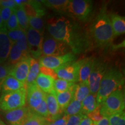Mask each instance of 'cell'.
<instances>
[{"label":"cell","instance_id":"28","mask_svg":"<svg viewBox=\"0 0 125 125\" xmlns=\"http://www.w3.org/2000/svg\"><path fill=\"white\" fill-rule=\"evenodd\" d=\"M16 15L19 23V27L23 30L26 31L29 28V18H28L26 12L21 6L18 7L15 10Z\"/></svg>","mask_w":125,"mask_h":125},{"label":"cell","instance_id":"12","mask_svg":"<svg viewBox=\"0 0 125 125\" xmlns=\"http://www.w3.org/2000/svg\"><path fill=\"white\" fill-rule=\"evenodd\" d=\"M46 97V93L37 86L35 83L26 88V101L28 107L32 111L42 103Z\"/></svg>","mask_w":125,"mask_h":125},{"label":"cell","instance_id":"19","mask_svg":"<svg viewBox=\"0 0 125 125\" xmlns=\"http://www.w3.org/2000/svg\"><path fill=\"white\" fill-rule=\"evenodd\" d=\"M40 64L38 59H35L30 57V67L29 73L25 82L26 89L31 84L34 83L40 73Z\"/></svg>","mask_w":125,"mask_h":125},{"label":"cell","instance_id":"16","mask_svg":"<svg viewBox=\"0 0 125 125\" xmlns=\"http://www.w3.org/2000/svg\"><path fill=\"white\" fill-rule=\"evenodd\" d=\"M21 7L27 17H42L45 15V9L41 1H27Z\"/></svg>","mask_w":125,"mask_h":125},{"label":"cell","instance_id":"47","mask_svg":"<svg viewBox=\"0 0 125 125\" xmlns=\"http://www.w3.org/2000/svg\"><path fill=\"white\" fill-rule=\"evenodd\" d=\"M44 125H56V124L54 123V122L48 121V120L46 119V122H45Z\"/></svg>","mask_w":125,"mask_h":125},{"label":"cell","instance_id":"11","mask_svg":"<svg viewBox=\"0 0 125 125\" xmlns=\"http://www.w3.org/2000/svg\"><path fill=\"white\" fill-rule=\"evenodd\" d=\"M75 59V54L69 52L64 55L59 56H41L38 60L41 66L54 70L65 64L74 62Z\"/></svg>","mask_w":125,"mask_h":125},{"label":"cell","instance_id":"44","mask_svg":"<svg viewBox=\"0 0 125 125\" xmlns=\"http://www.w3.org/2000/svg\"><path fill=\"white\" fill-rule=\"evenodd\" d=\"M68 115H64L63 116H61L60 118L54 121V122L56 125H67V121L68 118Z\"/></svg>","mask_w":125,"mask_h":125},{"label":"cell","instance_id":"2","mask_svg":"<svg viewBox=\"0 0 125 125\" xmlns=\"http://www.w3.org/2000/svg\"><path fill=\"white\" fill-rule=\"evenodd\" d=\"M124 82L123 75L118 69L111 68L106 70L96 94L98 105H101L112 92L122 87Z\"/></svg>","mask_w":125,"mask_h":125},{"label":"cell","instance_id":"26","mask_svg":"<svg viewBox=\"0 0 125 125\" xmlns=\"http://www.w3.org/2000/svg\"><path fill=\"white\" fill-rule=\"evenodd\" d=\"M82 103V113L83 115H87L93 111L98 106L96 101V94L90 93L83 100Z\"/></svg>","mask_w":125,"mask_h":125},{"label":"cell","instance_id":"3","mask_svg":"<svg viewBox=\"0 0 125 125\" xmlns=\"http://www.w3.org/2000/svg\"><path fill=\"white\" fill-rule=\"evenodd\" d=\"M47 29L53 38L73 46V25L64 17H52L47 20Z\"/></svg>","mask_w":125,"mask_h":125},{"label":"cell","instance_id":"6","mask_svg":"<svg viewBox=\"0 0 125 125\" xmlns=\"http://www.w3.org/2000/svg\"><path fill=\"white\" fill-rule=\"evenodd\" d=\"M93 9L92 1L89 0H71L67 12L78 19L85 21L89 18Z\"/></svg>","mask_w":125,"mask_h":125},{"label":"cell","instance_id":"32","mask_svg":"<svg viewBox=\"0 0 125 125\" xmlns=\"http://www.w3.org/2000/svg\"><path fill=\"white\" fill-rule=\"evenodd\" d=\"M29 27L35 30L44 33L45 27L43 20L41 17H29Z\"/></svg>","mask_w":125,"mask_h":125},{"label":"cell","instance_id":"33","mask_svg":"<svg viewBox=\"0 0 125 125\" xmlns=\"http://www.w3.org/2000/svg\"><path fill=\"white\" fill-rule=\"evenodd\" d=\"M7 34L10 41L14 43L26 35V32L21 28H18L13 30H7Z\"/></svg>","mask_w":125,"mask_h":125},{"label":"cell","instance_id":"40","mask_svg":"<svg viewBox=\"0 0 125 125\" xmlns=\"http://www.w3.org/2000/svg\"><path fill=\"white\" fill-rule=\"evenodd\" d=\"M10 68V67L6 64H0V93L1 92L2 83L7 75H9Z\"/></svg>","mask_w":125,"mask_h":125},{"label":"cell","instance_id":"48","mask_svg":"<svg viewBox=\"0 0 125 125\" xmlns=\"http://www.w3.org/2000/svg\"><path fill=\"white\" fill-rule=\"evenodd\" d=\"M2 29H6V28L4 26V25H3L2 20H1V16H0V30Z\"/></svg>","mask_w":125,"mask_h":125},{"label":"cell","instance_id":"49","mask_svg":"<svg viewBox=\"0 0 125 125\" xmlns=\"http://www.w3.org/2000/svg\"><path fill=\"white\" fill-rule=\"evenodd\" d=\"M0 125H7L1 119V118H0Z\"/></svg>","mask_w":125,"mask_h":125},{"label":"cell","instance_id":"21","mask_svg":"<svg viewBox=\"0 0 125 125\" xmlns=\"http://www.w3.org/2000/svg\"><path fill=\"white\" fill-rule=\"evenodd\" d=\"M23 87H25L24 83L20 82L13 76L8 75L2 83L1 92L3 93L5 92L16 91Z\"/></svg>","mask_w":125,"mask_h":125},{"label":"cell","instance_id":"15","mask_svg":"<svg viewBox=\"0 0 125 125\" xmlns=\"http://www.w3.org/2000/svg\"><path fill=\"white\" fill-rule=\"evenodd\" d=\"M48 111V121L54 122L62 116V111L59 107L55 96L52 94H46L45 97Z\"/></svg>","mask_w":125,"mask_h":125},{"label":"cell","instance_id":"39","mask_svg":"<svg viewBox=\"0 0 125 125\" xmlns=\"http://www.w3.org/2000/svg\"><path fill=\"white\" fill-rule=\"evenodd\" d=\"M86 116L95 123H97L98 121H100L103 117L100 114V105H98L94 110L87 114Z\"/></svg>","mask_w":125,"mask_h":125},{"label":"cell","instance_id":"18","mask_svg":"<svg viewBox=\"0 0 125 125\" xmlns=\"http://www.w3.org/2000/svg\"><path fill=\"white\" fill-rule=\"evenodd\" d=\"M54 82L53 78L40 73L35 83L37 86L45 93L53 94L54 93Z\"/></svg>","mask_w":125,"mask_h":125},{"label":"cell","instance_id":"41","mask_svg":"<svg viewBox=\"0 0 125 125\" xmlns=\"http://www.w3.org/2000/svg\"><path fill=\"white\" fill-rule=\"evenodd\" d=\"M83 115H83L82 113H80L77 115L69 116L68 121H67V125H79Z\"/></svg>","mask_w":125,"mask_h":125},{"label":"cell","instance_id":"30","mask_svg":"<svg viewBox=\"0 0 125 125\" xmlns=\"http://www.w3.org/2000/svg\"><path fill=\"white\" fill-rule=\"evenodd\" d=\"M81 111H82V103L73 98L70 104L64 110V115L71 116V115L80 114Z\"/></svg>","mask_w":125,"mask_h":125},{"label":"cell","instance_id":"9","mask_svg":"<svg viewBox=\"0 0 125 125\" xmlns=\"http://www.w3.org/2000/svg\"><path fill=\"white\" fill-rule=\"evenodd\" d=\"M82 60L78 62H71L65 64L54 70L57 78L70 82H79V72Z\"/></svg>","mask_w":125,"mask_h":125},{"label":"cell","instance_id":"35","mask_svg":"<svg viewBox=\"0 0 125 125\" xmlns=\"http://www.w3.org/2000/svg\"><path fill=\"white\" fill-rule=\"evenodd\" d=\"M16 45L18 46L21 51L22 52L23 54L26 58L30 57L29 49V46H28V43L27 41V38H26V35L23 37L19 40L17 41L16 42H14Z\"/></svg>","mask_w":125,"mask_h":125},{"label":"cell","instance_id":"23","mask_svg":"<svg viewBox=\"0 0 125 125\" xmlns=\"http://www.w3.org/2000/svg\"><path fill=\"white\" fill-rule=\"evenodd\" d=\"M94 58H88L82 60L79 72V82L88 81Z\"/></svg>","mask_w":125,"mask_h":125},{"label":"cell","instance_id":"42","mask_svg":"<svg viewBox=\"0 0 125 125\" xmlns=\"http://www.w3.org/2000/svg\"><path fill=\"white\" fill-rule=\"evenodd\" d=\"M40 71L41 73H42V74L44 75H46L50 76L51 77L53 78L54 80L58 79L57 75H56L55 71H54V70H53L50 69V68H46V67L41 66L40 65Z\"/></svg>","mask_w":125,"mask_h":125},{"label":"cell","instance_id":"4","mask_svg":"<svg viewBox=\"0 0 125 125\" xmlns=\"http://www.w3.org/2000/svg\"><path fill=\"white\" fill-rule=\"evenodd\" d=\"M125 107V94L122 87L111 94L100 105V114L108 117L114 114L124 111Z\"/></svg>","mask_w":125,"mask_h":125},{"label":"cell","instance_id":"43","mask_svg":"<svg viewBox=\"0 0 125 125\" xmlns=\"http://www.w3.org/2000/svg\"><path fill=\"white\" fill-rule=\"evenodd\" d=\"M18 6L16 4L15 0H2L0 1V8H9L16 9Z\"/></svg>","mask_w":125,"mask_h":125},{"label":"cell","instance_id":"1","mask_svg":"<svg viewBox=\"0 0 125 125\" xmlns=\"http://www.w3.org/2000/svg\"><path fill=\"white\" fill-rule=\"evenodd\" d=\"M92 33L95 41L100 46H107L112 42L114 35L109 15L105 8H102L92 26Z\"/></svg>","mask_w":125,"mask_h":125},{"label":"cell","instance_id":"20","mask_svg":"<svg viewBox=\"0 0 125 125\" xmlns=\"http://www.w3.org/2000/svg\"><path fill=\"white\" fill-rule=\"evenodd\" d=\"M111 23L114 37L125 34V17L112 13L109 15Z\"/></svg>","mask_w":125,"mask_h":125},{"label":"cell","instance_id":"8","mask_svg":"<svg viewBox=\"0 0 125 125\" xmlns=\"http://www.w3.org/2000/svg\"><path fill=\"white\" fill-rule=\"evenodd\" d=\"M107 70V65L105 62L94 59L88 78L90 93L97 94L101 79Z\"/></svg>","mask_w":125,"mask_h":125},{"label":"cell","instance_id":"13","mask_svg":"<svg viewBox=\"0 0 125 125\" xmlns=\"http://www.w3.org/2000/svg\"><path fill=\"white\" fill-rule=\"evenodd\" d=\"M31 109L24 107L5 112V118L10 125H21L29 115Z\"/></svg>","mask_w":125,"mask_h":125},{"label":"cell","instance_id":"31","mask_svg":"<svg viewBox=\"0 0 125 125\" xmlns=\"http://www.w3.org/2000/svg\"><path fill=\"white\" fill-rule=\"evenodd\" d=\"M76 83L70 82L68 81L63 80L62 79H57L54 82V92L62 93L67 90H69L74 87Z\"/></svg>","mask_w":125,"mask_h":125},{"label":"cell","instance_id":"5","mask_svg":"<svg viewBox=\"0 0 125 125\" xmlns=\"http://www.w3.org/2000/svg\"><path fill=\"white\" fill-rule=\"evenodd\" d=\"M26 102V89L3 93L0 97V109L5 112L23 107Z\"/></svg>","mask_w":125,"mask_h":125},{"label":"cell","instance_id":"10","mask_svg":"<svg viewBox=\"0 0 125 125\" xmlns=\"http://www.w3.org/2000/svg\"><path fill=\"white\" fill-rule=\"evenodd\" d=\"M43 56H59L69 53V46L52 37H47L42 43Z\"/></svg>","mask_w":125,"mask_h":125},{"label":"cell","instance_id":"46","mask_svg":"<svg viewBox=\"0 0 125 125\" xmlns=\"http://www.w3.org/2000/svg\"><path fill=\"white\" fill-rule=\"evenodd\" d=\"M96 125H109L108 118L104 116L100 121L96 123Z\"/></svg>","mask_w":125,"mask_h":125},{"label":"cell","instance_id":"25","mask_svg":"<svg viewBox=\"0 0 125 125\" xmlns=\"http://www.w3.org/2000/svg\"><path fill=\"white\" fill-rule=\"evenodd\" d=\"M90 93L88 81L79 82V83L75 85L74 98L76 100L82 102L83 100Z\"/></svg>","mask_w":125,"mask_h":125},{"label":"cell","instance_id":"7","mask_svg":"<svg viewBox=\"0 0 125 125\" xmlns=\"http://www.w3.org/2000/svg\"><path fill=\"white\" fill-rule=\"evenodd\" d=\"M26 32V38L30 57L38 59L42 55L43 34L29 27Z\"/></svg>","mask_w":125,"mask_h":125},{"label":"cell","instance_id":"14","mask_svg":"<svg viewBox=\"0 0 125 125\" xmlns=\"http://www.w3.org/2000/svg\"><path fill=\"white\" fill-rule=\"evenodd\" d=\"M31 57L24 59L10 67L9 75L13 76L20 82L25 84L30 67V59Z\"/></svg>","mask_w":125,"mask_h":125},{"label":"cell","instance_id":"34","mask_svg":"<svg viewBox=\"0 0 125 125\" xmlns=\"http://www.w3.org/2000/svg\"><path fill=\"white\" fill-rule=\"evenodd\" d=\"M109 125H125V112H121L108 117Z\"/></svg>","mask_w":125,"mask_h":125},{"label":"cell","instance_id":"36","mask_svg":"<svg viewBox=\"0 0 125 125\" xmlns=\"http://www.w3.org/2000/svg\"><path fill=\"white\" fill-rule=\"evenodd\" d=\"M32 111L47 119L48 118V116H49V115H48V108H47L45 98L42 101V103H41L38 107L35 108V109H34Z\"/></svg>","mask_w":125,"mask_h":125},{"label":"cell","instance_id":"17","mask_svg":"<svg viewBox=\"0 0 125 125\" xmlns=\"http://www.w3.org/2000/svg\"><path fill=\"white\" fill-rule=\"evenodd\" d=\"M7 29L0 30V64H4L8 60L12 42L7 34Z\"/></svg>","mask_w":125,"mask_h":125},{"label":"cell","instance_id":"37","mask_svg":"<svg viewBox=\"0 0 125 125\" xmlns=\"http://www.w3.org/2000/svg\"><path fill=\"white\" fill-rule=\"evenodd\" d=\"M16 9L9 8H0V16L2 20L3 25L5 28L6 23H7L8 20L9 19L12 13Z\"/></svg>","mask_w":125,"mask_h":125},{"label":"cell","instance_id":"24","mask_svg":"<svg viewBox=\"0 0 125 125\" xmlns=\"http://www.w3.org/2000/svg\"><path fill=\"white\" fill-rule=\"evenodd\" d=\"M24 59H26V57L23 54L20 48L15 43L12 42L8 57V63L7 64L11 67Z\"/></svg>","mask_w":125,"mask_h":125},{"label":"cell","instance_id":"45","mask_svg":"<svg viewBox=\"0 0 125 125\" xmlns=\"http://www.w3.org/2000/svg\"><path fill=\"white\" fill-rule=\"evenodd\" d=\"M79 125H96V123L93 122L86 115H83Z\"/></svg>","mask_w":125,"mask_h":125},{"label":"cell","instance_id":"27","mask_svg":"<svg viewBox=\"0 0 125 125\" xmlns=\"http://www.w3.org/2000/svg\"><path fill=\"white\" fill-rule=\"evenodd\" d=\"M46 7L61 12H67L70 0H44L41 1Z\"/></svg>","mask_w":125,"mask_h":125},{"label":"cell","instance_id":"29","mask_svg":"<svg viewBox=\"0 0 125 125\" xmlns=\"http://www.w3.org/2000/svg\"><path fill=\"white\" fill-rule=\"evenodd\" d=\"M46 121V119L31 111L21 125H44Z\"/></svg>","mask_w":125,"mask_h":125},{"label":"cell","instance_id":"38","mask_svg":"<svg viewBox=\"0 0 125 125\" xmlns=\"http://www.w3.org/2000/svg\"><path fill=\"white\" fill-rule=\"evenodd\" d=\"M6 28L7 30H13L18 29L19 27V23L16 15L15 10L14 11L6 23Z\"/></svg>","mask_w":125,"mask_h":125},{"label":"cell","instance_id":"22","mask_svg":"<svg viewBox=\"0 0 125 125\" xmlns=\"http://www.w3.org/2000/svg\"><path fill=\"white\" fill-rule=\"evenodd\" d=\"M75 87V86H74ZM74 87L73 89L67 91L62 92V93H57L54 92L53 94L55 96L58 104L62 111H64L67 105L70 104L71 101L74 98Z\"/></svg>","mask_w":125,"mask_h":125}]
</instances>
